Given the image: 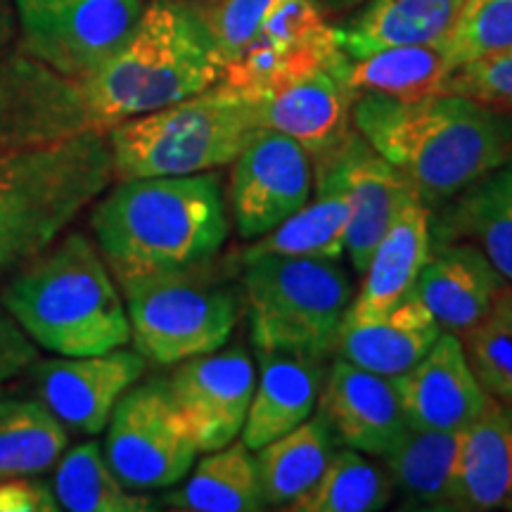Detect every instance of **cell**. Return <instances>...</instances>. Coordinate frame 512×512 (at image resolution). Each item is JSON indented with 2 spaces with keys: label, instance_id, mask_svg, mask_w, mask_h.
Segmentation results:
<instances>
[{
  "label": "cell",
  "instance_id": "33",
  "mask_svg": "<svg viewBox=\"0 0 512 512\" xmlns=\"http://www.w3.org/2000/svg\"><path fill=\"white\" fill-rule=\"evenodd\" d=\"M53 491L62 510L69 512H147L155 510L152 498L126 489L107 465L95 441L64 453L55 472Z\"/></svg>",
  "mask_w": 512,
  "mask_h": 512
},
{
  "label": "cell",
  "instance_id": "21",
  "mask_svg": "<svg viewBox=\"0 0 512 512\" xmlns=\"http://www.w3.org/2000/svg\"><path fill=\"white\" fill-rule=\"evenodd\" d=\"M430 249V207L415 195L399 209L370 254L361 290L351 299L344 323H370L411 297Z\"/></svg>",
  "mask_w": 512,
  "mask_h": 512
},
{
  "label": "cell",
  "instance_id": "12",
  "mask_svg": "<svg viewBox=\"0 0 512 512\" xmlns=\"http://www.w3.org/2000/svg\"><path fill=\"white\" fill-rule=\"evenodd\" d=\"M93 124L79 81L27 55L0 60V169L12 159L62 143Z\"/></svg>",
  "mask_w": 512,
  "mask_h": 512
},
{
  "label": "cell",
  "instance_id": "10",
  "mask_svg": "<svg viewBox=\"0 0 512 512\" xmlns=\"http://www.w3.org/2000/svg\"><path fill=\"white\" fill-rule=\"evenodd\" d=\"M105 430L107 465L126 489L140 494L183 482L200 453L164 380L126 389Z\"/></svg>",
  "mask_w": 512,
  "mask_h": 512
},
{
  "label": "cell",
  "instance_id": "8",
  "mask_svg": "<svg viewBox=\"0 0 512 512\" xmlns=\"http://www.w3.org/2000/svg\"><path fill=\"white\" fill-rule=\"evenodd\" d=\"M121 290L136 351L157 366L226 347L245 311L242 290L209 275V264L133 280Z\"/></svg>",
  "mask_w": 512,
  "mask_h": 512
},
{
  "label": "cell",
  "instance_id": "24",
  "mask_svg": "<svg viewBox=\"0 0 512 512\" xmlns=\"http://www.w3.org/2000/svg\"><path fill=\"white\" fill-rule=\"evenodd\" d=\"M441 332L432 313L411 294L387 316L370 323H342L335 351L358 368L394 380L432 349Z\"/></svg>",
  "mask_w": 512,
  "mask_h": 512
},
{
  "label": "cell",
  "instance_id": "1",
  "mask_svg": "<svg viewBox=\"0 0 512 512\" xmlns=\"http://www.w3.org/2000/svg\"><path fill=\"white\" fill-rule=\"evenodd\" d=\"M351 124L430 209L512 157V110L465 95L361 93Z\"/></svg>",
  "mask_w": 512,
  "mask_h": 512
},
{
  "label": "cell",
  "instance_id": "17",
  "mask_svg": "<svg viewBox=\"0 0 512 512\" xmlns=\"http://www.w3.org/2000/svg\"><path fill=\"white\" fill-rule=\"evenodd\" d=\"M316 411L337 444L370 458L387 456L408 425L392 377L375 375L344 358L328 368Z\"/></svg>",
  "mask_w": 512,
  "mask_h": 512
},
{
  "label": "cell",
  "instance_id": "39",
  "mask_svg": "<svg viewBox=\"0 0 512 512\" xmlns=\"http://www.w3.org/2000/svg\"><path fill=\"white\" fill-rule=\"evenodd\" d=\"M60 510L53 486L43 479H0V512H55Z\"/></svg>",
  "mask_w": 512,
  "mask_h": 512
},
{
  "label": "cell",
  "instance_id": "4",
  "mask_svg": "<svg viewBox=\"0 0 512 512\" xmlns=\"http://www.w3.org/2000/svg\"><path fill=\"white\" fill-rule=\"evenodd\" d=\"M0 299L34 344L57 356L107 354L131 342L124 297L83 233L38 254Z\"/></svg>",
  "mask_w": 512,
  "mask_h": 512
},
{
  "label": "cell",
  "instance_id": "43",
  "mask_svg": "<svg viewBox=\"0 0 512 512\" xmlns=\"http://www.w3.org/2000/svg\"><path fill=\"white\" fill-rule=\"evenodd\" d=\"M503 510H512V498H510L508 503H505V508H503Z\"/></svg>",
  "mask_w": 512,
  "mask_h": 512
},
{
  "label": "cell",
  "instance_id": "15",
  "mask_svg": "<svg viewBox=\"0 0 512 512\" xmlns=\"http://www.w3.org/2000/svg\"><path fill=\"white\" fill-rule=\"evenodd\" d=\"M313 169L332 176L347 197L349 228L344 254L349 256L351 266L363 273L377 242L392 226L403 204L415 197V190L356 128L330 155L313 162Z\"/></svg>",
  "mask_w": 512,
  "mask_h": 512
},
{
  "label": "cell",
  "instance_id": "9",
  "mask_svg": "<svg viewBox=\"0 0 512 512\" xmlns=\"http://www.w3.org/2000/svg\"><path fill=\"white\" fill-rule=\"evenodd\" d=\"M349 57L339 48L335 27L325 38L299 50L273 79L252 93L261 128L297 140L313 162L330 155L354 131Z\"/></svg>",
  "mask_w": 512,
  "mask_h": 512
},
{
  "label": "cell",
  "instance_id": "2",
  "mask_svg": "<svg viewBox=\"0 0 512 512\" xmlns=\"http://www.w3.org/2000/svg\"><path fill=\"white\" fill-rule=\"evenodd\" d=\"M102 259L119 285L207 266L228 240L219 178L152 176L121 181L91 214Z\"/></svg>",
  "mask_w": 512,
  "mask_h": 512
},
{
  "label": "cell",
  "instance_id": "11",
  "mask_svg": "<svg viewBox=\"0 0 512 512\" xmlns=\"http://www.w3.org/2000/svg\"><path fill=\"white\" fill-rule=\"evenodd\" d=\"M22 50L67 79L102 67L136 29L143 0H12Z\"/></svg>",
  "mask_w": 512,
  "mask_h": 512
},
{
  "label": "cell",
  "instance_id": "38",
  "mask_svg": "<svg viewBox=\"0 0 512 512\" xmlns=\"http://www.w3.org/2000/svg\"><path fill=\"white\" fill-rule=\"evenodd\" d=\"M36 363V344L0 304V384Z\"/></svg>",
  "mask_w": 512,
  "mask_h": 512
},
{
  "label": "cell",
  "instance_id": "26",
  "mask_svg": "<svg viewBox=\"0 0 512 512\" xmlns=\"http://www.w3.org/2000/svg\"><path fill=\"white\" fill-rule=\"evenodd\" d=\"M335 446V434L318 413L261 446L254 458L266 505L290 510L299 498L309 494L337 451Z\"/></svg>",
  "mask_w": 512,
  "mask_h": 512
},
{
  "label": "cell",
  "instance_id": "42",
  "mask_svg": "<svg viewBox=\"0 0 512 512\" xmlns=\"http://www.w3.org/2000/svg\"><path fill=\"white\" fill-rule=\"evenodd\" d=\"M183 3H190V5H195V8H202V5L214 3V0H183Z\"/></svg>",
  "mask_w": 512,
  "mask_h": 512
},
{
  "label": "cell",
  "instance_id": "16",
  "mask_svg": "<svg viewBox=\"0 0 512 512\" xmlns=\"http://www.w3.org/2000/svg\"><path fill=\"white\" fill-rule=\"evenodd\" d=\"M145 363L143 354L126 349L53 358L34 366L36 392L64 427L100 434L117 401L143 375Z\"/></svg>",
  "mask_w": 512,
  "mask_h": 512
},
{
  "label": "cell",
  "instance_id": "37",
  "mask_svg": "<svg viewBox=\"0 0 512 512\" xmlns=\"http://www.w3.org/2000/svg\"><path fill=\"white\" fill-rule=\"evenodd\" d=\"M441 93L465 95L486 105L512 110V48L484 60L463 64L441 88Z\"/></svg>",
  "mask_w": 512,
  "mask_h": 512
},
{
  "label": "cell",
  "instance_id": "5",
  "mask_svg": "<svg viewBox=\"0 0 512 512\" xmlns=\"http://www.w3.org/2000/svg\"><path fill=\"white\" fill-rule=\"evenodd\" d=\"M261 131L256 100L226 81L107 128L114 178L190 176L233 164Z\"/></svg>",
  "mask_w": 512,
  "mask_h": 512
},
{
  "label": "cell",
  "instance_id": "41",
  "mask_svg": "<svg viewBox=\"0 0 512 512\" xmlns=\"http://www.w3.org/2000/svg\"><path fill=\"white\" fill-rule=\"evenodd\" d=\"M363 3H368V0H318L320 10H323L325 15H342V12L361 8Z\"/></svg>",
  "mask_w": 512,
  "mask_h": 512
},
{
  "label": "cell",
  "instance_id": "19",
  "mask_svg": "<svg viewBox=\"0 0 512 512\" xmlns=\"http://www.w3.org/2000/svg\"><path fill=\"white\" fill-rule=\"evenodd\" d=\"M505 285L508 280L477 245L467 240L439 242L422 264L413 297L432 313L441 330L460 337L491 311Z\"/></svg>",
  "mask_w": 512,
  "mask_h": 512
},
{
  "label": "cell",
  "instance_id": "40",
  "mask_svg": "<svg viewBox=\"0 0 512 512\" xmlns=\"http://www.w3.org/2000/svg\"><path fill=\"white\" fill-rule=\"evenodd\" d=\"M17 34V17L12 0H0V60L8 53L10 43L15 41Z\"/></svg>",
  "mask_w": 512,
  "mask_h": 512
},
{
  "label": "cell",
  "instance_id": "29",
  "mask_svg": "<svg viewBox=\"0 0 512 512\" xmlns=\"http://www.w3.org/2000/svg\"><path fill=\"white\" fill-rule=\"evenodd\" d=\"M458 434L408 422L392 451L382 458L394 486L403 494L406 508L448 510Z\"/></svg>",
  "mask_w": 512,
  "mask_h": 512
},
{
  "label": "cell",
  "instance_id": "18",
  "mask_svg": "<svg viewBox=\"0 0 512 512\" xmlns=\"http://www.w3.org/2000/svg\"><path fill=\"white\" fill-rule=\"evenodd\" d=\"M394 384L408 422L430 430L463 432L494 401L453 332H441L432 349L411 370L394 377Z\"/></svg>",
  "mask_w": 512,
  "mask_h": 512
},
{
  "label": "cell",
  "instance_id": "31",
  "mask_svg": "<svg viewBox=\"0 0 512 512\" xmlns=\"http://www.w3.org/2000/svg\"><path fill=\"white\" fill-rule=\"evenodd\" d=\"M67 444V430L46 403L0 396V479L41 475Z\"/></svg>",
  "mask_w": 512,
  "mask_h": 512
},
{
  "label": "cell",
  "instance_id": "35",
  "mask_svg": "<svg viewBox=\"0 0 512 512\" xmlns=\"http://www.w3.org/2000/svg\"><path fill=\"white\" fill-rule=\"evenodd\" d=\"M441 46L456 69L510 50L512 0H465Z\"/></svg>",
  "mask_w": 512,
  "mask_h": 512
},
{
  "label": "cell",
  "instance_id": "32",
  "mask_svg": "<svg viewBox=\"0 0 512 512\" xmlns=\"http://www.w3.org/2000/svg\"><path fill=\"white\" fill-rule=\"evenodd\" d=\"M394 479L387 467L373 463L354 448H337L309 494L292 512H377L394 498Z\"/></svg>",
  "mask_w": 512,
  "mask_h": 512
},
{
  "label": "cell",
  "instance_id": "25",
  "mask_svg": "<svg viewBox=\"0 0 512 512\" xmlns=\"http://www.w3.org/2000/svg\"><path fill=\"white\" fill-rule=\"evenodd\" d=\"M465 0H368L335 27L339 48L349 60L396 46L439 43L456 22Z\"/></svg>",
  "mask_w": 512,
  "mask_h": 512
},
{
  "label": "cell",
  "instance_id": "20",
  "mask_svg": "<svg viewBox=\"0 0 512 512\" xmlns=\"http://www.w3.org/2000/svg\"><path fill=\"white\" fill-rule=\"evenodd\" d=\"M259 368L249 403L242 444L259 451L268 441L283 437L316 413L328 356L304 351H256Z\"/></svg>",
  "mask_w": 512,
  "mask_h": 512
},
{
  "label": "cell",
  "instance_id": "34",
  "mask_svg": "<svg viewBox=\"0 0 512 512\" xmlns=\"http://www.w3.org/2000/svg\"><path fill=\"white\" fill-rule=\"evenodd\" d=\"M460 342L484 392L512 411V283Z\"/></svg>",
  "mask_w": 512,
  "mask_h": 512
},
{
  "label": "cell",
  "instance_id": "23",
  "mask_svg": "<svg viewBox=\"0 0 512 512\" xmlns=\"http://www.w3.org/2000/svg\"><path fill=\"white\" fill-rule=\"evenodd\" d=\"M512 498V411L491 401L458 434L448 510L489 512Z\"/></svg>",
  "mask_w": 512,
  "mask_h": 512
},
{
  "label": "cell",
  "instance_id": "30",
  "mask_svg": "<svg viewBox=\"0 0 512 512\" xmlns=\"http://www.w3.org/2000/svg\"><path fill=\"white\" fill-rule=\"evenodd\" d=\"M456 72L444 46H396L349 62V86L356 95L377 93L413 100L441 93L448 76Z\"/></svg>",
  "mask_w": 512,
  "mask_h": 512
},
{
  "label": "cell",
  "instance_id": "27",
  "mask_svg": "<svg viewBox=\"0 0 512 512\" xmlns=\"http://www.w3.org/2000/svg\"><path fill=\"white\" fill-rule=\"evenodd\" d=\"M313 181H316V197L264 238L252 240L242 259L261 254L342 259V254L347 252L349 202L342 188L325 171H316Z\"/></svg>",
  "mask_w": 512,
  "mask_h": 512
},
{
  "label": "cell",
  "instance_id": "6",
  "mask_svg": "<svg viewBox=\"0 0 512 512\" xmlns=\"http://www.w3.org/2000/svg\"><path fill=\"white\" fill-rule=\"evenodd\" d=\"M114 181L107 131L91 128L0 169V271L53 245Z\"/></svg>",
  "mask_w": 512,
  "mask_h": 512
},
{
  "label": "cell",
  "instance_id": "14",
  "mask_svg": "<svg viewBox=\"0 0 512 512\" xmlns=\"http://www.w3.org/2000/svg\"><path fill=\"white\" fill-rule=\"evenodd\" d=\"M256 366L245 349H216L178 363L169 392L188 422L197 451L233 444L245 427Z\"/></svg>",
  "mask_w": 512,
  "mask_h": 512
},
{
  "label": "cell",
  "instance_id": "3",
  "mask_svg": "<svg viewBox=\"0 0 512 512\" xmlns=\"http://www.w3.org/2000/svg\"><path fill=\"white\" fill-rule=\"evenodd\" d=\"M223 72L195 5L150 0L124 46L79 86L93 124L107 131L119 121L207 91Z\"/></svg>",
  "mask_w": 512,
  "mask_h": 512
},
{
  "label": "cell",
  "instance_id": "13",
  "mask_svg": "<svg viewBox=\"0 0 512 512\" xmlns=\"http://www.w3.org/2000/svg\"><path fill=\"white\" fill-rule=\"evenodd\" d=\"M233 164L230 211L240 238H264L309 202L316 169L297 140L261 128Z\"/></svg>",
  "mask_w": 512,
  "mask_h": 512
},
{
  "label": "cell",
  "instance_id": "28",
  "mask_svg": "<svg viewBox=\"0 0 512 512\" xmlns=\"http://www.w3.org/2000/svg\"><path fill=\"white\" fill-rule=\"evenodd\" d=\"M171 510L259 512L268 508L252 448L242 441L209 451L181 489L164 496Z\"/></svg>",
  "mask_w": 512,
  "mask_h": 512
},
{
  "label": "cell",
  "instance_id": "7",
  "mask_svg": "<svg viewBox=\"0 0 512 512\" xmlns=\"http://www.w3.org/2000/svg\"><path fill=\"white\" fill-rule=\"evenodd\" d=\"M242 264V294L256 351L318 356L335 351L354 299V285L339 261L261 254Z\"/></svg>",
  "mask_w": 512,
  "mask_h": 512
},
{
  "label": "cell",
  "instance_id": "36",
  "mask_svg": "<svg viewBox=\"0 0 512 512\" xmlns=\"http://www.w3.org/2000/svg\"><path fill=\"white\" fill-rule=\"evenodd\" d=\"M278 3L280 0H214L197 8L207 24L223 69L238 60Z\"/></svg>",
  "mask_w": 512,
  "mask_h": 512
},
{
  "label": "cell",
  "instance_id": "22",
  "mask_svg": "<svg viewBox=\"0 0 512 512\" xmlns=\"http://www.w3.org/2000/svg\"><path fill=\"white\" fill-rule=\"evenodd\" d=\"M432 245L467 240L512 283V157L430 209Z\"/></svg>",
  "mask_w": 512,
  "mask_h": 512
}]
</instances>
